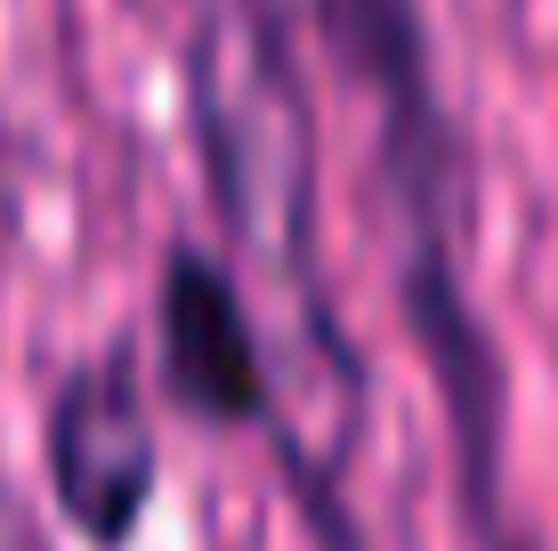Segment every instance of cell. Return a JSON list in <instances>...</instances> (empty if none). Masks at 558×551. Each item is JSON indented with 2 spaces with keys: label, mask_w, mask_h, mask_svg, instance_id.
I'll use <instances>...</instances> for the list:
<instances>
[{
  "label": "cell",
  "mask_w": 558,
  "mask_h": 551,
  "mask_svg": "<svg viewBox=\"0 0 558 551\" xmlns=\"http://www.w3.org/2000/svg\"><path fill=\"white\" fill-rule=\"evenodd\" d=\"M186 113H195L203 195L227 227L235 268H252L243 292H267L276 309V325H259L267 382H276L267 430L307 503H332L356 454L364 373L316 276V122H307L283 0H210L195 16Z\"/></svg>",
  "instance_id": "obj_1"
},
{
  "label": "cell",
  "mask_w": 558,
  "mask_h": 551,
  "mask_svg": "<svg viewBox=\"0 0 558 551\" xmlns=\"http://www.w3.org/2000/svg\"><path fill=\"white\" fill-rule=\"evenodd\" d=\"M41 454H49L57 511H65V527L89 551H122L138 536V519L154 503V479H162V454H154V414H146L130 340L82 357V366L57 382Z\"/></svg>",
  "instance_id": "obj_2"
},
{
  "label": "cell",
  "mask_w": 558,
  "mask_h": 551,
  "mask_svg": "<svg viewBox=\"0 0 558 551\" xmlns=\"http://www.w3.org/2000/svg\"><path fill=\"white\" fill-rule=\"evenodd\" d=\"M154 333H162V390L195 422L267 430L276 382H267V340H259V316H252L235 260L203 252V243H170L162 292H154Z\"/></svg>",
  "instance_id": "obj_3"
},
{
  "label": "cell",
  "mask_w": 558,
  "mask_h": 551,
  "mask_svg": "<svg viewBox=\"0 0 558 551\" xmlns=\"http://www.w3.org/2000/svg\"><path fill=\"white\" fill-rule=\"evenodd\" d=\"M324 49L380 113V179L389 195H446V113L429 82L421 0H316Z\"/></svg>",
  "instance_id": "obj_4"
}]
</instances>
